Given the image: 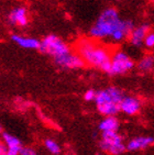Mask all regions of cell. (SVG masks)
Segmentation results:
<instances>
[{
    "label": "cell",
    "instance_id": "obj_1",
    "mask_svg": "<svg viewBox=\"0 0 154 155\" xmlns=\"http://www.w3.org/2000/svg\"><path fill=\"white\" fill-rule=\"evenodd\" d=\"M134 29V23L130 20H122L115 8H107L101 12L95 24L90 28L89 34L92 39L110 38L119 42L129 38Z\"/></svg>",
    "mask_w": 154,
    "mask_h": 155
},
{
    "label": "cell",
    "instance_id": "obj_2",
    "mask_svg": "<svg viewBox=\"0 0 154 155\" xmlns=\"http://www.w3.org/2000/svg\"><path fill=\"white\" fill-rule=\"evenodd\" d=\"M76 51L85 64L99 68L107 74L109 73L112 53L107 46L98 44L92 40L82 39L77 43Z\"/></svg>",
    "mask_w": 154,
    "mask_h": 155
},
{
    "label": "cell",
    "instance_id": "obj_3",
    "mask_svg": "<svg viewBox=\"0 0 154 155\" xmlns=\"http://www.w3.org/2000/svg\"><path fill=\"white\" fill-rule=\"evenodd\" d=\"M125 97L121 89L118 87H108L97 91L95 102L99 114L106 116H116L120 111V102Z\"/></svg>",
    "mask_w": 154,
    "mask_h": 155
},
{
    "label": "cell",
    "instance_id": "obj_4",
    "mask_svg": "<svg viewBox=\"0 0 154 155\" xmlns=\"http://www.w3.org/2000/svg\"><path fill=\"white\" fill-rule=\"evenodd\" d=\"M38 51L43 54L52 56L53 60L72 52L69 46L59 36L55 35V34H50V35L45 36L40 43Z\"/></svg>",
    "mask_w": 154,
    "mask_h": 155
},
{
    "label": "cell",
    "instance_id": "obj_5",
    "mask_svg": "<svg viewBox=\"0 0 154 155\" xmlns=\"http://www.w3.org/2000/svg\"><path fill=\"white\" fill-rule=\"evenodd\" d=\"M99 146L104 152L110 155H121L127 150L123 139L117 131L102 132Z\"/></svg>",
    "mask_w": 154,
    "mask_h": 155
},
{
    "label": "cell",
    "instance_id": "obj_6",
    "mask_svg": "<svg viewBox=\"0 0 154 155\" xmlns=\"http://www.w3.org/2000/svg\"><path fill=\"white\" fill-rule=\"evenodd\" d=\"M134 67V62L126 52L116 51L111 56V65H110L109 75H123L130 72Z\"/></svg>",
    "mask_w": 154,
    "mask_h": 155
},
{
    "label": "cell",
    "instance_id": "obj_7",
    "mask_svg": "<svg viewBox=\"0 0 154 155\" xmlns=\"http://www.w3.org/2000/svg\"><path fill=\"white\" fill-rule=\"evenodd\" d=\"M54 63L56 64L59 67L64 69H77V68H82L84 65H85V62L82 57L78 55L77 53H71L65 54L63 56L59 57V58H55Z\"/></svg>",
    "mask_w": 154,
    "mask_h": 155
},
{
    "label": "cell",
    "instance_id": "obj_8",
    "mask_svg": "<svg viewBox=\"0 0 154 155\" xmlns=\"http://www.w3.org/2000/svg\"><path fill=\"white\" fill-rule=\"evenodd\" d=\"M8 22L11 25H18V27H25L29 23V17H28V10L24 7H15L10 11L8 15Z\"/></svg>",
    "mask_w": 154,
    "mask_h": 155
},
{
    "label": "cell",
    "instance_id": "obj_9",
    "mask_svg": "<svg viewBox=\"0 0 154 155\" xmlns=\"http://www.w3.org/2000/svg\"><path fill=\"white\" fill-rule=\"evenodd\" d=\"M141 106L140 99L132 96H125L120 102V111L128 116H134L141 110Z\"/></svg>",
    "mask_w": 154,
    "mask_h": 155
},
{
    "label": "cell",
    "instance_id": "obj_10",
    "mask_svg": "<svg viewBox=\"0 0 154 155\" xmlns=\"http://www.w3.org/2000/svg\"><path fill=\"white\" fill-rule=\"evenodd\" d=\"M150 29H151L150 25L146 23L134 27V29L130 33V35H129V41H130L131 44L136 46V48L142 46L143 42H144V38L150 32Z\"/></svg>",
    "mask_w": 154,
    "mask_h": 155
},
{
    "label": "cell",
    "instance_id": "obj_11",
    "mask_svg": "<svg viewBox=\"0 0 154 155\" xmlns=\"http://www.w3.org/2000/svg\"><path fill=\"white\" fill-rule=\"evenodd\" d=\"M11 40L15 42V44H18L20 48H27V50H38L40 43H41V41H38L35 38L23 36V35H19V34L11 35Z\"/></svg>",
    "mask_w": 154,
    "mask_h": 155
},
{
    "label": "cell",
    "instance_id": "obj_12",
    "mask_svg": "<svg viewBox=\"0 0 154 155\" xmlns=\"http://www.w3.org/2000/svg\"><path fill=\"white\" fill-rule=\"evenodd\" d=\"M153 137H138L128 142L127 150L128 151H140V150H144L149 146L153 145Z\"/></svg>",
    "mask_w": 154,
    "mask_h": 155
},
{
    "label": "cell",
    "instance_id": "obj_13",
    "mask_svg": "<svg viewBox=\"0 0 154 155\" xmlns=\"http://www.w3.org/2000/svg\"><path fill=\"white\" fill-rule=\"evenodd\" d=\"M2 139H3V142H5V144H6V146H7L8 152L20 155L21 150H22L23 146H22V144H21L20 140H19L18 137L12 134H9V133H3Z\"/></svg>",
    "mask_w": 154,
    "mask_h": 155
},
{
    "label": "cell",
    "instance_id": "obj_14",
    "mask_svg": "<svg viewBox=\"0 0 154 155\" xmlns=\"http://www.w3.org/2000/svg\"><path fill=\"white\" fill-rule=\"evenodd\" d=\"M98 128L101 132L106 131H118L119 129V120L116 116H106L101 120Z\"/></svg>",
    "mask_w": 154,
    "mask_h": 155
},
{
    "label": "cell",
    "instance_id": "obj_15",
    "mask_svg": "<svg viewBox=\"0 0 154 155\" xmlns=\"http://www.w3.org/2000/svg\"><path fill=\"white\" fill-rule=\"evenodd\" d=\"M154 68V56L145 55L138 63V69L141 73H149Z\"/></svg>",
    "mask_w": 154,
    "mask_h": 155
},
{
    "label": "cell",
    "instance_id": "obj_16",
    "mask_svg": "<svg viewBox=\"0 0 154 155\" xmlns=\"http://www.w3.org/2000/svg\"><path fill=\"white\" fill-rule=\"evenodd\" d=\"M44 145L46 147L49 152L53 155H59L61 153V146L57 143L56 141L52 140V139H48L44 141Z\"/></svg>",
    "mask_w": 154,
    "mask_h": 155
},
{
    "label": "cell",
    "instance_id": "obj_17",
    "mask_svg": "<svg viewBox=\"0 0 154 155\" xmlns=\"http://www.w3.org/2000/svg\"><path fill=\"white\" fill-rule=\"evenodd\" d=\"M145 48H154V32H150L146 34V36L144 38V42H143Z\"/></svg>",
    "mask_w": 154,
    "mask_h": 155
},
{
    "label": "cell",
    "instance_id": "obj_18",
    "mask_svg": "<svg viewBox=\"0 0 154 155\" xmlns=\"http://www.w3.org/2000/svg\"><path fill=\"white\" fill-rule=\"evenodd\" d=\"M96 95H97V93H96L95 90L89 89V90H87L86 93H85V95H84V99H85L86 101H95Z\"/></svg>",
    "mask_w": 154,
    "mask_h": 155
},
{
    "label": "cell",
    "instance_id": "obj_19",
    "mask_svg": "<svg viewBox=\"0 0 154 155\" xmlns=\"http://www.w3.org/2000/svg\"><path fill=\"white\" fill-rule=\"evenodd\" d=\"M20 155H36V152L31 147H22Z\"/></svg>",
    "mask_w": 154,
    "mask_h": 155
},
{
    "label": "cell",
    "instance_id": "obj_20",
    "mask_svg": "<svg viewBox=\"0 0 154 155\" xmlns=\"http://www.w3.org/2000/svg\"><path fill=\"white\" fill-rule=\"evenodd\" d=\"M7 146L6 144H2V143H0V155H6L7 154Z\"/></svg>",
    "mask_w": 154,
    "mask_h": 155
},
{
    "label": "cell",
    "instance_id": "obj_21",
    "mask_svg": "<svg viewBox=\"0 0 154 155\" xmlns=\"http://www.w3.org/2000/svg\"><path fill=\"white\" fill-rule=\"evenodd\" d=\"M6 155H18V154H13V153H10V152H8V151H7V154Z\"/></svg>",
    "mask_w": 154,
    "mask_h": 155
},
{
    "label": "cell",
    "instance_id": "obj_22",
    "mask_svg": "<svg viewBox=\"0 0 154 155\" xmlns=\"http://www.w3.org/2000/svg\"><path fill=\"white\" fill-rule=\"evenodd\" d=\"M150 1H151V2H153V3H154V0H150Z\"/></svg>",
    "mask_w": 154,
    "mask_h": 155
}]
</instances>
